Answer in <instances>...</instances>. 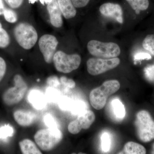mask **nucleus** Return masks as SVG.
I'll list each match as a JSON object with an SVG mask.
<instances>
[{
    "mask_svg": "<svg viewBox=\"0 0 154 154\" xmlns=\"http://www.w3.org/2000/svg\"><path fill=\"white\" fill-rule=\"evenodd\" d=\"M120 88V83L116 80L105 81L102 85L93 89L89 98L91 105L97 110L104 108L108 96L115 94Z\"/></svg>",
    "mask_w": 154,
    "mask_h": 154,
    "instance_id": "nucleus-1",
    "label": "nucleus"
},
{
    "mask_svg": "<svg viewBox=\"0 0 154 154\" xmlns=\"http://www.w3.org/2000/svg\"><path fill=\"white\" fill-rule=\"evenodd\" d=\"M135 125L138 137L141 141L147 143L154 139V121L148 111L138 112Z\"/></svg>",
    "mask_w": 154,
    "mask_h": 154,
    "instance_id": "nucleus-2",
    "label": "nucleus"
},
{
    "mask_svg": "<svg viewBox=\"0 0 154 154\" xmlns=\"http://www.w3.org/2000/svg\"><path fill=\"white\" fill-rule=\"evenodd\" d=\"M14 32L16 41L25 50L31 49L38 40V33L36 29L26 22L18 24L14 28Z\"/></svg>",
    "mask_w": 154,
    "mask_h": 154,
    "instance_id": "nucleus-3",
    "label": "nucleus"
},
{
    "mask_svg": "<svg viewBox=\"0 0 154 154\" xmlns=\"http://www.w3.org/2000/svg\"><path fill=\"white\" fill-rule=\"evenodd\" d=\"M63 137L58 128H49L38 131L34 135L37 145L43 151H49L60 143Z\"/></svg>",
    "mask_w": 154,
    "mask_h": 154,
    "instance_id": "nucleus-4",
    "label": "nucleus"
},
{
    "mask_svg": "<svg viewBox=\"0 0 154 154\" xmlns=\"http://www.w3.org/2000/svg\"><path fill=\"white\" fill-rule=\"evenodd\" d=\"M87 48L91 55L102 58L116 57L121 53L118 45L113 42H104L92 40L88 42Z\"/></svg>",
    "mask_w": 154,
    "mask_h": 154,
    "instance_id": "nucleus-5",
    "label": "nucleus"
},
{
    "mask_svg": "<svg viewBox=\"0 0 154 154\" xmlns=\"http://www.w3.org/2000/svg\"><path fill=\"white\" fill-rule=\"evenodd\" d=\"M14 80V87L8 88L2 95L3 102L8 106H12L21 102L28 90L27 84L21 75H15Z\"/></svg>",
    "mask_w": 154,
    "mask_h": 154,
    "instance_id": "nucleus-6",
    "label": "nucleus"
},
{
    "mask_svg": "<svg viewBox=\"0 0 154 154\" xmlns=\"http://www.w3.org/2000/svg\"><path fill=\"white\" fill-rule=\"evenodd\" d=\"M81 61L79 54H68L62 51L56 52L53 60L57 70L63 73H69L79 68Z\"/></svg>",
    "mask_w": 154,
    "mask_h": 154,
    "instance_id": "nucleus-7",
    "label": "nucleus"
},
{
    "mask_svg": "<svg viewBox=\"0 0 154 154\" xmlns=\"http://www.w3.org/2000/svg\"><path fill=\"white\" fill-rule=\"evenodd\" d=\"M120 63V59L117 57L108 59L91 58L87 61V69L90 75H97L115 68Z\"/></svg>",
    "mask_w": 154,
    "mask_h": 154,
    "instance_id": "nucleus-8",
    "label": "nucleus"
},
{
    "mask_svg": "<svg viewBox=\"0 0 154 154\" xmlns=\"http://www.w3.org/2000/svg\"><path fill=\"white\" fill-rule=\"evenodd\" d=\"M58 41L55 36L50 34H45L40 37L38 41L39 50L43 55L44 60L48 63H51L53 60Z\"/></svg>",
    "mask_w": 154,
    "mask_h": 154,
    "instance_id": "nucleus-9",
    "label": "nucleus"
},
{
    "mask_svg": "<svg viewBox=\"0 0 154 154\" xmlns=\"http://www.w3.org/2000/svg\"><path fill=\"white\" fill-rule=\"evenodd\" d=\"M95 119L96 116L94 112L91 110H87L85 113L79 115L76 119L70 122L68 129L72 134H78L81 130L90 128Z\"/></svg>",
    "mask_w": 154,
    "mask_h": 154,
    "instance_id": "nucleus-10",
    "label": "nucleus"
},
{
    "mask_svg": "<svg viewBox=\"0 0 154 154\" xmlns=\"http://www.w3.org/2000/svg\"><path fill=\"white\" fill-rule=\"evenodd\" d=\"M99 10L103 16L112 18L119 23L123 24V10L119 4L112 2L104 3L99 7Z\"/></svg>",
    "mask_w": 154,
    "mask_h": 154,
    "instance_id": "nucleus-11",
    "label": "nucleus"
},
{
    "mask_svg": "<svg viewBox=\"0 0 154 154\" xmlns=\"http://www.w3.org/2000/svg\"><path fill=\"white\" fill-rule=\"evenodd\" d=\"M47 9L51 25L56 28L61 27L63 25V15L58 5L57 0H52L47 4Z\"/></svg>",
    "mask_w": 154,
    "mask_h": 154,
    "instance_id": "nucleus-12",
    "label": "nucleus"
},
{
    "mask_svg": "<svg viewBox=\"0 0 154 154\" xmlns=\"http://www.w3.org/2000/svg\"><path fill=\"white\" fill-rule=\"evenodd\" d=\"M14 117L19 125L24 127L31 125L37 118L36 114L33 112L22 109L15 111L14 113Z\"/></svg>",
    "mask_w": 154,
    "mask_h": 154,
    "instance_id": "nucleus-13",
    "label": "nucleus"
},
{
    "mask_svg": "<svg viewBox=\"0 0 154 154\" xmlns=\"http://www.w3.org/2000/svg\"><path fill=\"white\" fill-rule=\"evenodd\" d=\"M28 100L30 104L37 110L43 109L47 105V99L41 91L37 90L30 91L28 95Z\"/></svg>",
    "mask_w": 154,
    "mask_h": 154,
    "instance_id": "nucleus-14",
    "label": "nucleus"
},
{
    "mask_svg": "<svg viewBox=\"0 0 154 154\" xmlns=\"http://www.w3.org/2000/svg\"><path fill=\"white\" fill-rule=\"evenodd\" d=\"M58 5L63 16L66 19H70L75 17L76 8L71 0H57Z\"/></svg>",
    "mask_w": 154,
    "mask_h": 154,
    "instance_id": "nucleus-15",
    "label": "nucleus"
},
{
    "mask_svg": "<svg viewBox=\"0 0 154 154\" xmlns=\"http://www.w3.org/2000/svg\"><path fill=\"white\" fill-rule=\"evenodd\" d=\"M19 145L22 153L24 154H41L42 152L33 142L25 139L19 142Z\"/></svg>",
    "mask_w": 154,
    "mask_h": 154,
    "instance_id": "nucleus-16",
    "label": "nucleus"
},
{
    "mask_svg": "<svg viewBox=\"0 0 154 154\" xmlns=\"http://www.w3.org/2000/svg\"><path fill=\"white\" fill-rule=\"evenodd\" d=\"M123 152L127 154H144L146 152L143 146L134 142L130 141L125 145Z\"/></svg>",
    "mask_w": 154,
    "mask_h": 154,
    "instance_id": "nucleus-17",
    "label": "nucleus"
},
{
    "mask_svg": "<svg viewBox=\"0 0 154 154\" xmlns=\"http://www.w3.org/2000/svg\"><path fill=\"white\" fill-rule=\"evenodd\" d=\"M133 10L136 11H144L149 6V0H125Z\"/></svg>",
    "mask_w": 154,
    "mask_h": 154,
    "instance_id": "nucleus-18",
    "label": "nucleus"
},
{
    "mask_svg": "<svg viewBox=\"0 0 154 154\" xmlns=\"http://www.w3.org/2000/svg\"><path fill=\"white\" fill-rule=\"evenodd\" d=\"M113 113L118 119H123L125 115V110L124 105L119 99H113L112 102Z\"/></svg>",
    "mask_w": 154,
    "mask_h": 154,
    "instance_id": "nucleus-19",
    "label": "nucleus"
},
{
    "mask_svg": "<svg viewBox=\"0 0 154 154\" xmlns=\"http://www.w3.org/2000/svg\"><path fill=\"white\" fill-rule=\"evenodd\" d=\"M87 106L85 102L82 101H77L73 102L70 110L73 114L80 115L87 111Z\"/></svg>",
    "mask_w": 154,
    "mask_h": 154,
    "instance_id": "nucleus-20",
    "label": "nucleus"
},
{
    "mask_svg": "<svg viewBox=\"0 0 154 154\" xmlns=\"http://www.w3.org/2000/svg\"><path fill=\"white\" fill-rule=\"evenodd\" d=\"M45 97L49 102H58L60 99V94L58 91L52 87L48 88L45 92Z\"/></svg>",
    "mask_w": 154,
    "mask_h": 154,
    "instance_id": "nucleus-21",
    "label": "nucleus"
},
{
    "mask_svg": "<svg viewBox=\"0 0 154 154\" xmlns=\"http://www.w3.org/2000/svg\"><path fill=\"white\" fill-rule=\"evenodd\" d=\"M143 46L154 56V34H149L146 36L143 42Z\"/></svg>",
    "mask_w": 154,
    "mask_h": 154,
    "instance_id": "nucleus-22",
    "label": "nucleus"
},
{
    "mask_svg": "<svg viewBox=\"0 0 154 154\" xmlns=\"http://www.w3.org/2000/svg\"><path fill=\"white\" fill-rule=\"evenodd\" d=\"M10 36L8 32L3 28L2 24L0 22V48H5L9 46L10 44Z\"/></svg>",
    "mask_w": 154,
    "mask_h": 154,
    "instance_id": "nucleus-23",
    "label": "nucleus"
},
{
    "mask_svg": "<svg viewBox=\"0 0 154 154\" xmlns=\"http://www.w3.org/2000/svg\"><path fill=\"white\" fill-rule=\"evenodd\" d=\"M43 121L45 124L49 128H58V122L50 113H47L44 116Z\"/></svg>",
    "mask_w": 154,
    "mask_h": 154,
    "instance_id": "nucleus-24",
    "label": "nucleus"
},
{
    "mask_svg": "<svg viewBox=\"0 0 154 154\" xmlns=\"http://www.w3.org/2000/svg\"><path fill=\"white\" fill-rule=\"evenodd\" d=\"M3 15L5 19L9 23H16L18 20V16L17 13L11 9L5 8Z\"/></svg>",
    "mask_w": 154,
    "mask_h": 154,
    "instance_id": "nucleus-25",
    "label": "nucleus"
},
{
    "mask_svg": "<svg viewBox=\"0 0 154 154\" xmlns=\"http://www.w3.org/2000/svg\"><path fill=\"white\" fill-rule=\"evenodd\" d=\"M58 102L60 108L63 110H70L73 103L72 100L66 96H64L62 98L61 97Z\"/></svg>",
    "mask_w": 154,
    "mask_h": 154,
    "instance_id": "nucleus-26",
    "label": "nucleus"
},
{
    "mask_svg": "<svg viewBox=\"0 0 154 154\" xmlns=\"http://www.w3.org/2000/svg\"><path fill=\"white\" fill-rule=\"evenodd\" d=\"M110 135L107 132H105L101 137V143L102 150L107 152L110 150Z\"/></svg>",
    "mask_w": 154,
    "mask_h": 154,
    "instance_id": "nucleus-27",
    "label": "nucleus"
},
{
    "mask_svg": "<svg viewBox=\"0 0 154 154\" xmlns=\"http://www.w3.org/2000/svg\"><path fill=\"white\" fill-rule=\"evenodd\" d=\"M14 133V128L9 125L2 127L0 128V138H6L12 136Z\"/></svg>",
    "mask_w": 154,
    "mask_h": 154,
    "instance_id": "nucleus-28",
    "label": "nucleus"
},
{
    "mask_svg": "<svg viewBox=\"0 0 154 154\" xmlns=\"http://www.w3.org/2000/svg\"><path fill=\"white\" fill-rule=\"evenodd\" d=\"M60 82L63 86L67 88H73L76 86L75 82L72 79H68L66 77H60Z\"/></svg>",
    "mask_w": 154,
    "mask_h": 154,
    "instance_id": "nucleus-29",
    "label": "nucleus"
},
{
    "mask_svg": "<svg viewBox=\"0 0 154 154\" xmlns=\"http://www.w3.org/2000/svg\"><path fill=\"white\" fill-rule=\"evenodd\" d=\"M7 4L12 8H18L23 4L24 0H5Z\"/></svg>",
    "mask_w": 154,
    "mask_h": 154,
    "instance_id": "nucleus-30",
    "label": "nucleus"
},
{
    "mask_svg": "<svg viewBox=\"0 0 154 154\" xmlns=\"http://www.w3.org/2000/svg\"><path fill=\"white\" fill-rule=\"evenodd\" d=\"M7 65L5 60L0 57V82L2 81L5 75Z\"/></svg>",
    "mask_w": 154,
    "mask_h": 154,
    "instance_id": "nucleus-31",
    "label": "nucleus"
},
{
    "mask_svg": "<svg viewBox=\"0 0 154 154\" xmlns=\"http://www.w3.org/2000/svg\"><path fill=\"white\" fill-rule=\"evenodd\" d=\"M76 8H82L88 5L91 0H71Z\"/></svg>",
    "mask_w": 154,
    "mask_h": 154,
    "instance_id": "nucleus-32",
    "label": "nucleus"
},
{
    "mask_svg": "<svg viewBox=\"0 0 154 154\" xmlns=\"http://www.w3.org/2000/svg\"><path fill=\"white\" fill-rule=\"evenodd\" d=\"M47 84L51 86L55 87L58 85L59 84V81L57 77L55 76L50 77L48 79Z\"/></svg>",
    "mask_w": 154,
    "mask_h": 154,
    "instance_id": "nucleus-33",
    "label": "nucleus"
},
{
    "mask_svg": "<svg viewBox=\"0 0 154 154\" xmlns=\"http://www.w3.org/2000/svg\"><path fill=\"white\" fill-rule=\"evenodd\" d=\"M5 8L3 0H0V16L3 15Z\"/></svg>",
    "mask_w": 154,
    "mask_h": 154,
    "instance_id": "nucleus-34",
    "label": "nucleus"
},
{
    "mask_svg": "<svg viewBox=\"0 0 154 154\" xmlns=\"http://www.w3.org/2000/svg\"><path fill=\"white\" fill-rule=\"evenodd\" d=\"M29 1H30V2H34L36 0H29ZM40 1L42 4H43V3H45V4H48V3L51 2L52 0H40Z\"/></svg>",
    "mask_w": 154,
    "mask_h": 154,
    "instance_id": "nucleus-35",
    "label": "nucleus"
},
{
    "mask_svg": "<svg viewBox=\"0 0 154 154\" xmlns=\"http://www.w3.org/2000/svg\"><path fill=\"white\" fill-rule=\"evenodd\" d=\"M152 153H154V143L153 145V150H152Z\"/></svg>",
    "mask_w": 154,
    "mask_h": 154,
    "instance_id": "nucleus-36",
    "label": "nucleus"
}]
</instances>
